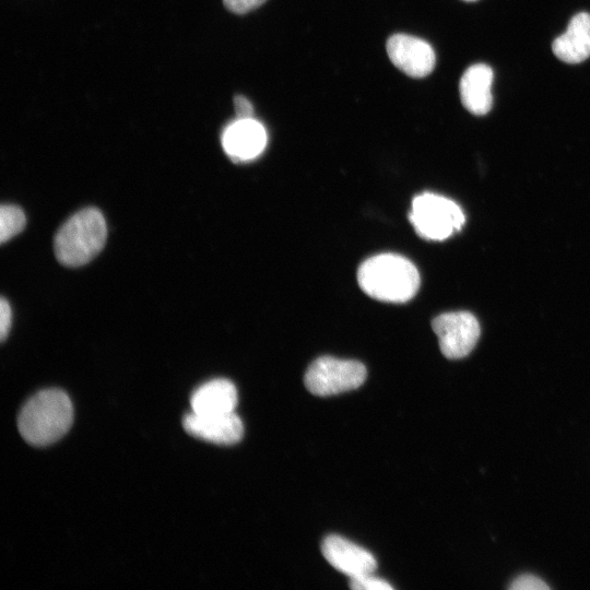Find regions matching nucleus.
Wrapping results in <instances>:
<instances>
[{"label": "nucleus", "instance_id": "f257e3e1", "mask_svg": "<svg viewBox=\"0 0 590 590\" xmlns=\"http://www.w3.org/2000/svg\"><path fill=\"white\" fill-rule=\"evenodd\" d=\"M73 406L66 392L42 390L21 409L17 427L28 444L43 447L59 440L71 427Z\"/></svg>", "mask_w": 590, "mask_h": 590}, {"label": "nucleus", "instance_id": "f03ea898", "mask_svg": "<svg viewBox=\"0 0 590 590\" xmlns=\"http://www.w3.org/2000/svg\"><path fill=\"white\" fill-rule=\"evenodd\" d=\"M357 281L370 297L388 303H405L420 287V273L406 258L397 253H380L365 260L358 268Z\"/></svg>", "mask_w": 590, "mask_h": 590}, {"label": "nucleus", "instance_id": "7ed1b4c3", "mask_svg": "<svg viewBox=\"0 0 590 590\" xmlns=\"http://www.w3.org/2000/svg\"><path fill=\"white\" fill-rule=\"evenodd\" d=\"M107 227L103 214L86 208L69 217L55 236V253L60 263L80 267L91 261L103 249Z\"/></svg>", "mask_w": 590, "mask_h": 590}, {"label": "nucleus", "instance_id": "20e7f679", "mask_svg": "<svg viewBox=\"0 0 590 590\" xmlns=\"http://www.w3.org/2000/svg\"><path fill=\"white\" fill-rule=\"evenodd\" d=\"M409 219L417 235L429 240L448 238L465 222L463 211L455 201L433 192L413 199Z\"/></svg>", "mask_w": 590, "mask_h": 590}, {"label": "nucleus", "instance_id": "39448f33", "mask_svg": "<svg viewBox=\"0 0 590 590\" xmlns=\"http://www.w3.org/2000/svg\"><path fill=\"white\" fill-rule=\"evenodd\" d=\"M366 374V367L361 362L321 356L309 365L304 382L312 394L327 397L361 387Z\"/></svg>", "mask_w": 590, "mask_h": 590}, {"label": "nucleus", "instance_id": "423d86ee", "mask_svg": "<svg viewBox=\"0 0 590 590\" xmlns=\"http://www.w3.org/2000/svg\"><path fill=\"white\" fill-rule=\"evenodd\" d=\"M432 327L442 355L449 359L467 356L480 338V324L468 311L445 312L437 316Z\"/></svg>", "mask_w": 590, "mask_h": 590}, {"label": "nucleus", "instance_id": "0eeeda50", "mask_svg": "<svg viewBox=\"0 0 590 590\" xmlns=\"http://www.w3.org/2000/svg\"><path fill=\"white\" fill-rule=\"evenodd\" d=\"M386 48L390 61L409 76L424 78L435 67V51L422 38L394 34L388 38Z\"/></svg>", "mask_w": 590, "mask_h": 590}, {"label": "nucleus", "instance_id": "6e6552de", "mask_svg": "<svg viewBox=\"0 0 590 590\" xmlns=\"http://www.w3.org/2000/svg\"><path fill=\"white\" fill-rule=\"evenodd\" d=\"M328 563L350 579L374 574L377 562L371 553L335 534L328 535L321 544Z\"/></svg>", "mask_w": 590, "mask_h": 590}, {"label": "nucleus", "instance_id": "1a4fd4ad", "mask_svg": "<svg viewBox=\"0 0 590 590\" xmlns=\"http://www.w3.org/2000/svg\"><path fill=\"white\" fill-rule=\"evenodd\" d=\"M222 146L235 162L256 158L267 145V131L261 122L253 118H236L222 133Z\"/></svg>", "mask_w": 590, "mask_h": 590}, {"label": "nucleus", "instance_id": "9d476101", "mask_svg": "<svg viewBox=\"0 0 590 590\" xmlns=\"http://www.w3.org/2000/svg\"><path fill=\"white\" fill-rule=\"evenodd\" d=\"M182 426L189 435L216 445H234L244 435L243 422L235 412L219 415L191 412L184 417Z\"/></svg>", "mask_w": 590, "mask_h": 590}, {"label": "nucleus", "instance_id": "9b49d317", "mask_svg": "<svg viewBox=\"0 0 590 590\" xmlns=\"http://www.w3.org/2000/svg\"><path fill=\"white\" fill-rule=\"evenodd\" d=\"M494 73L489 66H470L461 76L459 91L461 103L471 114L482 116L492 108V83Z\"/></svg>", "mask_w": 590, "mask_h": 590}, {"label": "nucleus", "instance_id": "f8f14e48", "mask_svg": "<svg viewBox=\"0 0 590 590\" xmlns=\"http://www.w3.org/2000/svg\"><path fill=\"white\" fill-rule=\"evenodd\" d=\"M238 394L227 379H213L197 388L190 398L191 412L199 415H219L235 412Z\"/></svg>", "mask_w": 590, "mask_h": 590}, {"label": "nucleus", "instance_id": "ddd939ff", "mask_svg": "<svg viewBox=\"0 0 590 590\" xmlns=\"http://www.w3.org/2000/svg\"><path fill=\"white\" fill-rule=\"evenodd\" d=\"M554 55L566 63H580L590 57V14L573 16L564 34L552 44Z\"/></svg>", "mask_w": 590, "mask_h": 590}, {"label": "nucleus", "instance_id": "4468645a", "mask_svg": "<svg viewBox=\"0 0 590 590\" xmlns=\"http://www.w3.org/2000/svg\"><path fill=\"white\" fill-rule=\"evenodd\" d=\"M25 224V214L21 208L13 204H2L0 209V241L10 240L23 231Z\"/></svg>", "mask_w": 590, "mask_h": 590}, {"label": "nucleus", "instance_id": "2eb2a0df", "mask_svg": "<svg viewBox=\"0 0 590 590\" xmlns=\"http://www.w3.org/2000/svg\"><path fill=\"white\" fill-rule=\"evenodd\" d=\"M350 588L353 590H392L393 587L386 580L368 574L350 579Z\"/></svg>", "mask_w": 590, "mask_h": 590}, {"label": "nucleus", "instance_id": "dca6fc26", "mask_svg": "<svg viewBox=\"0 0 590 590\" xmlns=\"http://www.w3.org/2000/svg\"><path fill=\"white\" fill-rule=\"evenodd\" d=\"M511 590H546L550 587L541 578L534 575H520L509 586Z\"/></svg>", "mask_w": 590, "mask_h": 590}, {"label": "nucleus", "instance_id": "f3484780", "mask_svg": "<svg viewBox=\"0 0 590 590\" xmlns=\"http://www.w3.org/2000/svg\"><path fill=\"white\" fill-rule=\"evenodd\" d=\"M267 0H223V3L231 12L244 14L260 7Z\"/></svg>", "mask_w": 590, "mask_h": 590}, {"label": "nucleus", "instance_id": "a211bd4d", "mask_svg": "<svg viewBox=\"0 0 590 590\" xmlns=\"http://www.w3.org/2000/svg\"><path fill=\"white\" fill-rule=\"evenodd\" d=\"M11 321H12V310L9 302L1 297L0 299V339L3 342L11 328Z\"/></svg>", "mask_w": 590, "mask_h": 590}, {"label": "nucleus", "instance_id": "6ab92c4d", "mask_svg": "<svg viewBox=\"0 0 590 590\" xmlns=\"http://www.w3.org/2000/svg\"><path fill=\"white\" fill-rule=\"evenodd\" d=\"M234 108L236 113V118H253V106L252 104L243 95H237L234 98Z\"/></svg>", "mask_w": 590, "mask_h": 590}, {"label": "nucleus", "instance_id": "aec40b11", "mask_svg": "<svg viewBox=\"0 0 590 590\" xmlns=\"http://www.w3.org/2000/svg\"><path fill=\"white\" fill-rule=\"evenodd\" d=\"M463 1H467V2H473V1H477V0H463Z\"/></svg>", "mask_w": 590, "mask_h": 590}]
</instances>
